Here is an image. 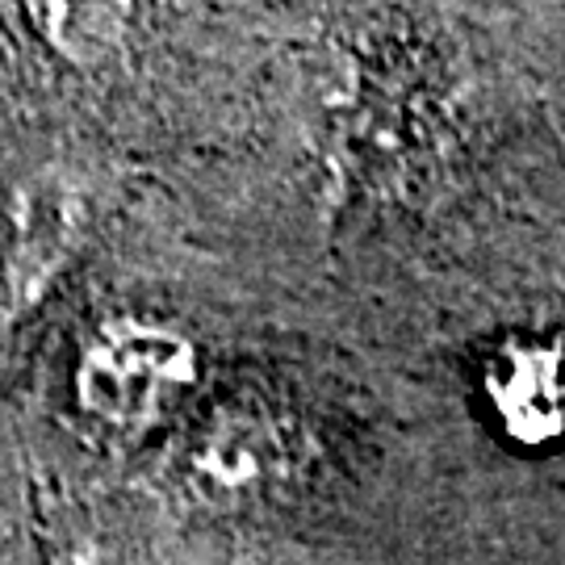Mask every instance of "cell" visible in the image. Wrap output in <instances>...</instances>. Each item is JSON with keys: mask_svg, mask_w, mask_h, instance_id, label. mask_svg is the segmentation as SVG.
<instances>
[{"mask_svg": "<svg viewBox=\"0 0 565 565\" xmlns=\"http://www.w3.org/2000/svg\"><path fill=\"white\" fill-rule=\"evenodd\" d=\"M348 461L335 436L306 411L243 394L218 403L177 452L189 503L235 520L298 515L343 482Z\"/></svg>", "mask_w": 565, "mask_h": 565, "instance_id": "1", "label": "cell"}, {"mask_svg": "<svg viewBox=\"0 0 565 565\" xmlns=\"http://www.w3.org/2000/svg\"><path fill=\"white\" fill-rule=\"evenodd\" d=\"M198 385L193 343L160 323H105L84 348L76 398L118 436H147L163 427Z\"/></svg>", "mask_w": 565, "mask_h": 565, "instance_id": "2", "label": "cell"}, {"mask_svg": "<svg viewBox=\"0 0 565 565\" xmlns=\"http://www.w3.org/2000/svg\"><path fill=\"white\" fill-rule=\"evenodd\" d=\"M494 419L524 448L565 440V335L503 343L482 373Z\"/></svg>", "mask_w": 565, "mask_h": 565, "instance_id": "3", "label": "cell"}, {"mask_svg": "<svg viewBox=\"0 0 565 565\" xmlns=\"http://www.w3.org/2000/svg\"><path fill=\"white\" fill-rule=\"evenodd\" d=\"M34 21L46 39L72 60H102L121 39V0H30Z\"/></svg>", "mask_w": 565, "mask_h": 565, "instance_id": "4", "label": "cell"}]
</instances>
